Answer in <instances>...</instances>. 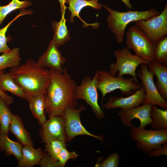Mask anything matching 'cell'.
<instances>
[{
  "label": "cell",
  "mask_w": 167,
  "mask_h": 167,
  "mask_svg": "<svg viewBox=\"0 0 167 167\" xmlns=\"http://www.w3.org/2000/svg\"><path fill=\"white\" fill-rule=\"evenodd\" d=\"M32 5V2L28 0H12L6 6L0 5V25L7 15L11 12L18 9H24Z\"/></svg>",
  "instance_id": "4316f807"
},
{
  "label": "cell",
  "mask_w": 167,
  "mask_h": 167,
  "mask_svg": "<svg viewBox=\"0 0 167 167\" xmlns=\"http://www.w3.org/2000/svg\"><path fill=\"white\" fill-rule=\"evenodd\" d=\"M22 148L21 144L11 139L8 136L0 135V152L3 151L6 155H13L18 161L21 156Z\"/></svg>",
  "instance_id": "603a6c76"
},
{
  "label": "cell",
  "mask_w": 167,
  "mask_h": 167,
  "mask_svg": "<svg viewBox=\"0 0 167 167\" xmlns=\"http://www.w3.org/2000/svg\"><path fill=\"white\" fill-rule=\"evenodd\" d=\"M9 105L0 97V135L8 136L13 114Z\"/></svg>",
  "instance_id": "484cf974"
},
{
  "label": "cell",
  "mask_w": 167,
  "mask_h": 167,
  "mask_svg": "<svg viewBox=\"0 0 167 167\" xmlns=\"http://www.w3.org/2000/svg\"><path fill=\"white\" fill-rule=\"evenodd\" d=\"M139 28L155 44L167 35V5L157 16L146 20L135 22Z\"/></svg>",
  "instance_id": "30bf717a"
},
{
  "label": "cell",
  "mask_w": 167,
  "mask_h": 167,
  "mask_svg": "<svg viewBox=\"0 0 167 167\" xmlns=\"http://www.w3.org/2000/svg\"><path fill=\"white\" fill-rule=\"evenodd\" d=\"M114 54L116 58V62L115 63L110 64L109 73L111 75L115 76L118 72V76L119 77L125 75H131L135 82L139 83L137 77L136 69L141 64L148 65L149 62L135 54H132L130 49L126 47L116 50Z\"/></svg>",
  "instance_id": "5b68a950"
},
{
  "label": "cell",
  "mask_w": 167,
  "mask_h": 167,
  "mask_svg": "<svg viewBox=\"0 0 167 167\" xmlns=\"http://www.w3.org/2000/svg\"><path fill=\"white\" fill-rule=\"evenodd\" d=\"M78 156L75 152H69L65 147L61 150L58 155V161L62 167H64L68 160L74 159Z\"/></svg>",
  "instance_id": "4dcf8cb0"
},
{
  "label": "cell",
  "mask_w": 167,
  "mask_h": 167,
  "mask_svg": "<svg viewBox=\"0 0 167 167\" xmlns=\"http://www.w3.org/2000/svg\"><path fill=\"white\" fill-rule=\"evenodd\" d=\"M137 75L141 80V85L144 87L145 98L143 103L152 105H157L167 109V102L158 91L153 80L154 74L148 70L147 64L140 65V69Z\"/></svg>",
  "instance_id": "8fae6325"
},
{
  "label": "cell",
  "mask_w": 167,
  "mask_h": 167,
  "mask_svg": "<svg viewBox=\"0 0 167 167\" xmlns=\"http://www.w3.org/2000/svg\"><path fill=\"white\" fill-rule=\"evenodd\" d=\"M0 97L9 105H11L14 101V99L12 97L0 89Z\"/></svg>",
  "instance_id": "e575fe53"
},
{
  "label": "cell",
  "mask_w": 167,
  "mask_h": 167,
  "mask_svg": "<svg viewBox=\"0 0 167 167\" xmlns=\"http://www.w3.org/2000/svg\"><path fill=\"white\" fill-rule=\"evenodd\" d=\"M152 105L148 104H143L141 106H138L131 108L121 109L118 113L123 124L126 127L130 128L134 126L131 122L134 118L139 119L140 125L138 127L140 129H145L147 125L150 124L152 119L150 112Z\"/></svg>",
  "instance_id": "7c38bea8"
},
{
  "label": "cell",
  "mask_w": 167,
  "mask_h": 167,
  "mask_svg": "<svg viewBox=\"0 0 167 167\" xmlns=\"http://www.w3.org/2000/svg\"><path fill=\"white\" fill-rule=\"evenodd\" d=\"M150 116L152 129L160 130L167 128V110L158 108L156 105H152Z\"/></svg>",
  "instance_id": "d4e9b609"
},
{
  "label": "cell",
  "mask_w": 167,
  "mask_h": 167,
  "mask_svg": "<svg viewBox=\"0 0 167 167\" xmlns=\"http://www.w3.org/2000/svg\"><path fill=\"white\" fill-rule=\"evenodd\" d=\"M148 156L151 157H155L161 155H167V143L161 147L153 149L148 153Z\"/></svg>",
  "instance_id": "836d02e7"
},
{
  "label": "cell",
  "mask_w": 167,
  "mask_h": 167,
  "mask_svg": "<svg viewBox=\"0 0 167 167\" xmlns=\"http://www.w3.org/2000/svg\"><path fill=\"white\" fill-rule=\"evenodd\" d=\"M45 153L40 148H35L33 146L24 145L22 155L18 162V167H33L38 165Z\"/></svg>",
  "instance_id": "e0dca14e"
},
{
  "label": "cell",
  "mask_w": 167,
  "mask_h": 167,
  "mask_svg": "<svg viewBox=\"0 0 167 167\" xmlns=\"http://www.w3.org/2000/svg\"><path fill=\"white\" fill-rule=\"evenodd\" d=\"M45 94L28 96L27 101L29 109L39 124L42 125L46 121L45 115Z\"/></svg>",
  "instance_id": "ffe728a7"
},
{
  "label": "cell",
  "mask_w": 167,
  "mask_h": 167,
  "mask_svg": "<svg viewBox=\"0 0 167 167\" xmlns=\"http://www.w3.org/2000/svg\"><path fill=\"white\" fill-rule=\"evenodd\" d=\"M149 70L154 74L157 79L155 84L158 92L167 100V67L154 60L149 62L147 65Z\"/></svg>",
  "instance_id": "2e32d148"
},
{
  "label": "cell",
  "mask_w": 167,
  "mask_h": 167,
  "mask_svg": "<svg viewBox=\"0 0 167 167\" xmlns=\"http://www.w3.org/2000/svg\"><path fill=\"white\" fill-rule=\"evenodd\" d=\"M125 6L130 9L132 8V6L130 2V0H121Z\"/></svg>",
  "instance_id": "8d00e7d4"
},
{
  "label": "cell",
  "mask_w": 167,
  "mask_h": 167,
  "mask_svg": "<svg viewBox=\"0 0 167 167\" xmlns=\"http://www.w3.org/2000/svg\"><path fill=\"white\" fill-rule=\"evenodd\" d=\"M154 60L167 66V36H165L157 42L154 52Z\"/></svg>",
  "instance_id": "f1b7e54d"
},
{
  "label": "cell",
  "mask_w": 167,
  "mask_h": 167,
  "mask_svg": "<svg viewBox=\"0 0 167 167\" xmlns=\"http://www.w3.org/2000/svg\"><path fill=\"white\" fill-rule=\"evenodd\" d=\"M99 0H68L69 7L68 8L71 13V22L73 23L75 17H78L84 23V26H88L89 25L92 26H98V23L88 24L84 21L79 16V14L81 10L84 7L90 6L94 9L100 10L102 5L98 2Z\"/></svg>",
  "instance_id": "ac0fdd59"
},
{
  "label": "cell",
  "mask_w": 167,
  "mask_h": 167,
  "mask_svg": "<svg viewBox=\"0 0 167 167\" xmlns=\"http://www.w3.org/2000/svg\"><path fill=\"white\" fill-rule=\"evenodd\" d=\"M97 85L102 95V103L107 94L116 90L119 89L122 94L129 96L142 86L135 82L133 78L125 79L122 76H113L105 70H99Z\"/></svg>",
  "instance_id": "277c9868"
},
{
  "label": "cell",
  "mask_w": 167,
  "mask_h": 167,
  "mask_svg": "<svg viewBox=\"0 0 167 167\" xmlns=\"http://www.w3.org/2000/svg\"><path fill=\"white\" fill-rule=\"evenodd\" d=\"M39 132L41 141L45 143L49 140L58 139L66 141L64 120L62 115H55L46 120Z\"/></svg>",
  "instance_id": "4fadbf2b"
},
{
  "label": "cell",
  "mask_w": 167,
  "mask_h": 167,
  "mask_svg": "<svg viewBox=\"0 0 167 167\" xmlns=\"http://www.w3.org/2000/svg\"><path fill=\"white\" fill-rule=\"evenodd\" d=\"M86 109L85 106L82 105H79L77 109L68 106L65 110L62 116L64 120L65 130L67 141H71L75 137L79 135L89 136L102 141V138L91 133L82 125L80 114L82 111L85 110Z\"/></svg>",
  "instance_id": "9c48e42d"
},
{
  "label": "cell",
  "mask_w": 167,
  "mask_h": 167,
  "mask_svg": "<svg viewBox=\"0 0 167 167\" xmlns=\"http://www.w3.org/2000/svg\"><path fill=\"white\" fill-rule=\"evenodd\" d=\"M130 134L136 147L146 153L167 143V128L147 130L134 126Z\"/></svg>",
  "instance_id": "8992f818"
},
{
  "label": "cell",
  "mask_w": 167,
  "mask_h": 167,
  "mask_svg": "<svg viewBox=\"0 0 167 167\" xmlns=\"http://www.w3.org/2000/svg\"><path fill=\"white\" fill-rule=\"evenodd\" d=\"M102 6L109 13L107 19V26L114 34L116 41L119 44L123 42L125 30L129 24L138 20H148L160 14L154 8L142 11L120 12L113 10L105 5Z\"/></svg>",
  "instance_id": "3957f363"
},
{
  "label": "cell",
  "mask_w": 167,
  "mask_h": 167,
  "mask_svg": "<svg viewBox=\"0 0 167 167\" xmlns=\"http://www.w3.org/2000/svg\"><path fill=\"white\" fill-rule=\"evenodd\" d=\"M145 98V92L142 86L135 93L126 97L110 96L108 101L102 106L106 109L120 108L126 109L139 106L143 103Z\"/></svg>",
  "instance_id": "9a60e30c"
},
{
  "label": "cell",
  "mask_w": 167,
  "mask_h": 167,
  "mask_svg": "<svg viewBox=\"0 0 167 167\" xmlns=\"http://www.w3.org/2000/svg\"><path fill=\"white\" fill-rule=\"evenodd\" d=\"M60 6V10L62 15H65V10L66 9L65 3H68V0H58Z\"/></svg>",
  "instance_id": "d590c367"
},
{
  "label": "cell",
  "mask_w": 167,
  "mask_h": 167,
  "mask_svg": "<svg viewBox=\"0 0 167 167\" xmlns=\"http://www.w3.org/2000/svg\"><path fill=\"white\" fill-rule=\"evenodd\" d=\"M119 156L117 153L109 156L99 165L101 167H117L118 166Z\"/></svg>",
  "instance_id": "1f68e13d"
},
{
  "label": "cell",
  "mask_w": 167,
  "mask_h": 167,
  "mask_svg": "<svg viewBox=\"0 0 167 167\" xmlns=\"http://www.w3.org/2000/svg\"><path fill=\"white\" fill-rule=\"evenodd\" d=\"M15 82L28 96L45 94L50 82L49 70L29 59L9 71Z\"/></svg>",
  "instance_id": "7a4b0ae2"
},
{
  "label": "cell",
  "mask_w": 167,
  "mask_h": 167,
  "mask_svg": "<svg viewBox=\"0 0 167 167\" xmlns=\"http://www.w3.org/2000/svg\"><path fill=\"white\" fill-rule=\"evenodd\" d=\"M50 82L45 95V113L49 118L55 115H62L68 106L74 107L78 104L74 96V92L77 85L75 80L64 68L62 73L49 70Z\"/></svg>",
  "instance_id": "6da1fadb"
},
{
  "label": "cell",
  "mask_w": 167,
  "mask_h": 167,
  "mask_svg": "<svg viewBox=\"0 0 167 167\" xmlns=\"http://www.w3.org/2000/svg\"><path fill=\"white\" fill-rule=\"evenodd\" d=\"M9 131L17 138L23 145L33 146L31 135L25 129L23 120L19 116L13 114Z\"/></svg>",
  "instance_id": "d6986e66"
},
{
  "label": "cell",
  "mask_w": 167,
  "mask_h": 167,
  "mask_svg": "<svg viewBox=\"0 0 167 167\" xmlns=\"http://www.w3.org/2000/svg\"><path fill=\"white\" fill-rule=\"evenodd\" d=\"M59 47L53 40H51L46 50L38 58V64L49 70L62 72L64 68L62 65L66 62V59L59 50Z\"/></svg>",
  "instance_id": "5bb4252c"
},
{
  "label": "cell",
  "mask_w": 167,
  "mask_h": 167,
  "mask_svg": "<svg viewBox=\"0 0 167 167\" xmlns=\"http://www.w3.org/2000/svg\"><path fill=\"white\" fill-rule=\"evenodd\" d=\"M32 13V11L30 10L23 9L12 20L5 26L0 29V53L3 54L7 53L10 51L11 50L7 45V42L9 41V38L6 37V33L10 26L20 16L26 15H30Z\"/></svg>",
  "instance_id": "83f0119b"
},
{
  "label": "cell",
  "mask_w": 167,
  "mask_h": 167,
  "mask_svg": "<svg viewBox=\"0 0 167 167\" xmlns=\"http://www.w3.org/2000/svg\"><path fill=\"white\" fill-rule=\"evenodd\" d=\"M99 70L96 71L93 78L86 76L83 78L80 84L77 85L74 96L77 100L82 99L89 105L98 119L104 118L105 114L98 103L97 82Z\"/></svg>",
  "instance_id": "ba28073f"
},
{
  "label": "cell",
  "mask_w": 167,
  "mask_h": 167,
  "mask_svg": "<svg viewBox=\"0 0 167 167\" xmlns=\"http://www.w3.org/2000/svg\"><path fill=\"white\" fill-rule=\"evenodd\" d=\"M0 89L8 91L12 94L24 100L27 99L28 95L15 82L9 72H0Z\"/></svg>",
  "instance_id": "44dd1931"
},
{
  "label": "cell",
  "mask_w": 167,
  "mask_h": 167,
  "mask_svg": "<svg viewBox=\"0 0 167 167\" xmlns=\"http://www.w3.org/2000/svg\"><path fill=\"white\" fill-rule=\"evenodd\" d=\"M125 44L126 48L141 58L149 62L154 60L156 44L137 26L132 25L128 29Z\"/></svg>",
  "instance_id": "52a82bcc"
},
{
  "label": "cell",
  "mask_w": 167,
  "mask_h": 167,
  "mask_svg": "<svg viewBox=\"0 0 167 167\" xmlns=\"http://www.w3.org/2000/svg\"><path fill=\"white\" fill-rule=\"evenodd\" d=\"M21 58L19 49L14 48L0 56V72L8 67L14 68L20 65Z\"/></svg>",
  "instance_id": "cb8c5ba5"
},
{
  "label": "cell",
  "mask_w": 167,
  "mask_h": 167,
  "mask_svg": "<svg viewBox=\"0 0 167 167\" xmlns=\"http://www.w3.org/2000/svg\"><path fill=\"white\" fill-rule=\"evenodd\" d=\"M67 144L65 141L58 139L49 140L45 143V152L50 156L55 161H58V156L61 150L66 147Z\"/></svg>",
  "instance_id": "f546056e"
},
{
  "label": "cell",
  "mask_w": 167,
  "mask_h": 167,
  "mask_svg": "<svg viewBox=\"0 0 167 167\" xmlns=\"http://www.w3.org/2000/svg\"><path fill=\"white\" fill-rule=\"evenodd\" d=\"M65 15H62L59 22L54 21L52 25L54 34L53 40L59 46L64 45L71 39L70 33L66 25Z\"/></svg>",
  "instance_id": "7402d4cb"
},
{
  "label": "cell",
  "mask_w": 167,
  "mask_h": 167,
  "mask_svg": "<svg viewBox=\"0 0 167 167\" xmlns=\"http://www.w3.org/2000/svg\"><path fill=\"white\" fill-rule=\"evenodd\" d=\"M38 165L41 167H62L58 161H54L46 152Z\"/></svg>",
  "instance_id": "d6a6232c"
}]
</instances>
